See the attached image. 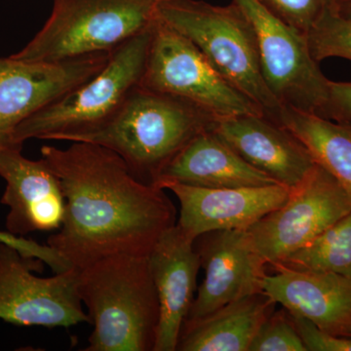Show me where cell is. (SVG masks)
<instances>
[{"instance_id": "30bf717a", "label": "cell", "mask_w": 351, "mask_h": 351, "mask_svg": "<svg viewBox=\"0 0 351 351\" xmlns=\"http://www.w3.org/2000/svg\"><path fill=\"white\" fill-rule=\"evenodd\" d=\"M43 263L0 243V319L47 328L91 323L78 293L80 269L71 267L43 278L32 274Z\"/></svg>"}, {"instance_id": "603a6c76", "label": "cell", "mask_w": 351, "mask_h": 351, "mask_svg": "<svg viewBox=\"0 0 351 351\" xmlns=\"http://www.w3.org/2000/svg\"><path fill=\"white\" fill-rule=\"evenodd\" d=\"M249 351H306L290 313L284 307L263 323Z\"/></svg>"}, {"instance_id": "7402d4cb", "label": "cell", "mask_w": 351, "mask_h": 351, "mask_svg": "<svg viewBox=\"0 0 351 351\" xmlns=\"http://www.w3.org/2000/svg\"><path fill=\"white\" fill-rule=\"evenodd\" d=\"M306 36L317 63L329 58L351 61V18L339 13L336 3L328 7Z\"/></svg>"}, {"instance_id": "f1b7e54d", "label": "cell", "mask_w": 351, "mask_h": 351, "mask_svg": "<svg viewBox=\"0 0 351 351\" xmlns=\"http://www.w3.org/2000/svg\"><path fill=\"white\" fill-rule=\"evenodd\" d=\"M350 1V0H335V3H343V2Z\"/></svg>"}, {"instance_id": "ffe728a7", "label": "cell", "mask_w": 351, "mask_h": 351, "mask_svg": "<svg viewBox=\"0 0 351 351\" xmlns=\"http://www.w3.org/2000/svg\"><path fill=\"white\" fill-rule=\"evenodd\" d=\"M277 122L299 138L351 196V123L283 107Z\"/></svg>"}, {"instance_id": "cb8c5ba5", "label": "cell", "mask_w": 351, "mask_h": 351, "mask_svg": "<svg viewBox=\"0 0 351 351\" xmlns=\"http://www.w3.org/2000/svg\"><path fill=\"white\" fill-rule=\"evenodd\" d=\"M267 9L302 34H307L335 0H260Z\"/></svg>"}, {"instance_id": "5b68a950", "label": "cell", "mask_w": 351, "mask_h": 351, "mask_svg": "<svg viewBox=\"0 0 351 351\" xmlns=\"http://www.w3.org/2000/svg\"><path fill=\"white\" fill-rule=\"evenodd\" d=\"M157 15L195 44L265 117L277 122L283 107L263 78L253 25L234 1L217 6L201 0H164Z\"/></svg>"}, {"instance_id": "e0dca14e", "label": "cell", "mask_w": 351, "mask_h": 351, "mask_svg": "<svg viewBox=\"0 0 351 351\" xmlns=\"http://www.w3.org/2000/svg\"><path fill=\"white\" fill-rule=\"evenodd\" d=\"M263 293L292 315L311 321L323 331L346 336L351 329V278L290 265L274 267Z\"/></svg>"}, {"instance_id": "83f0119b", "label": "cell", "mask_w": 351, "mask_h": 351, "mask_svg": "<svg viewBox=\"0 0 351 351\" xmlns=\"http://www.w3.org/2000/svg\"><path fill=\"white\" fill-rule=\"evenodd\" d=\"M336 6L339 13L343 14L346 17L351 18V0L350 1L336 4Z\"/></svg>"}, {"instance_id": "d4e9b609", "label": "cell", "mask_w": 351, "mask_h": 351, "mask_svg": "<svg viewBox=\"0 0 351 351\" xmlns=\"http://www.w3.org/2000/svg\"><path fill=\"white\" fill-rule=\"evenodd\" d=\"M290 315L306 351H351V337L323 331L306 318Z\"/></svg>"}, {"instance_id": "277c9868", "label": "cell", "mask_w": 351, "mask_h": 351, "mask_svg": "<svg viewBox=\"0 0 351 351\" xmlns=\"http://www.w3.org/2000/svg\"><path fill=\"white\" fill-rule=\"evenodd\" d=\"M154 27L115 48L99 73L22 122L14 145L23 147L29 138L77 142L107 123L142 82Z\"/></svg>"}, {"instance_id": "ba28073f", "label": "cell", "mask_w": 351, "mask_h": 351, "mask_svg": "<svg viewBox=\"0 0 351 351\" xmlns=\"http://www.w3.org/2000/svg\"><path fill=\"white\" fill-rule=\"evenodd\" d=\"M257 36L265 82L282 107L326 117L330 80L311 56L306 34L270 12L260 0H233Z\"/></svg>"}, {"instance_id": "d6986e66", "label": "cell", "mask_w": 351, "mask_h": 351, "mask_svg": "<svg viewBox=\"0 0 351 351\" xmlns=\"http://www.w3.org/2000/svg\"><path fill=\"white\" fill-rule=\"evenodd\" d=\"M276 302L263 293L230 302L213 313L186 323L177 350L249 351L265 319L276 311Z\"/></svg>"}, {"instance_id": "52a82bcc", "label": "cell", "mask_w": 351, "mask_h": 351, "mask_svg": "<svg viewBox=\"0 0 351 351\" xmlns=\"http://www.w3.org/2000/svg\"><path fill=\"white\" fill-rule=\"evenodd\" d=\"M141 86L191 101L217 120L265 114L219 73L195 44L159 18Z\"/></svg>"}, {"instance_id": "9a60e30c", "label": "cell", "mask_w": 351, "mask_h": 351, "mask_svg": "<svg viewBox=\"0 0 351 351\" xmlns=\"http://www.w3.org/2000/svg\"><path fill=\"white\" fill-rule=\"evenodd\" d=\"M0 176L6 189L2 204L9 207L7 232L17 237L58 230L66 215V197L59 178L43 160H31L22 147L0 152Z\"/></svg>"}, {"instance_id": "44dd1931", "label": "cell", "mask_w": 351, "mask_h": 351, "mask_svg": "<svg viewBox=\"0 0 351 351\" xmlns=\"http://www.w3.org/2000/svg\"><path fill=\"white\" fill-rule=\"evenodd\" d=\"M282 265L325 270L351 278V211Z\"/></svg>"}, {"instance_id": "8fae6325", "label": "cell", "mask_w": 351, "mask_h": 351, "mask_svg": "<svg viewBox=\"0 0 351 351\" xmlns=\"http://www.w3.org/2000/svg\"><path fill=\"white\" fill-rule=\"evenodd\" d=\"M110 52L60 62L0 59V152L13 144L25 119L86 82L107 64Z\"/></svg>"}, {"instance_id": "ac0fdd59", "label": "cell", "mask_w": 351, "mask_h": 351, "mask_svg": "<svg viewBox=\"0 0 351 351\" xmlns=\"http://www.w3.org/2000/svg\"><path fill=\"white\" fill-rule=\"evenodd\" d=\"M170 182L207 189L276 184L269 176L245 162L211 129L202 132L186 145L164 168L156 186L164 189Z\"/></svg>"}, {"instance_id": "2e32d148", "label": "cell", "mask_w": 351, "mask_h": 351, "mask_svg": "<svg viewBox=\"0 0 351 351\" xmlns=\"http://www.w3.org/2000/svg\"><path fill=\"white\" fill-rule=\"evenodd\" d=\"M147 258L159 302L154 351H175L195 300L199 255L195 240L176 223L161 234Z\"/></svg>"}, {"instance_id": "3957f363", "label": "cell", "mask_w": 351, "mask_h": 351, "mask_svg": "<svg viewBox=\"0 0 351 351\" xmlns=\"http://www.w3.org/2000/svg\"><path fill=\"white\" fill-rule=\"evenodd\" d=\"M216 120L191 101L140 85L107 123L77 142L114 152L140 181L156 186L164 168Z\"/></svg>"}, {"instance_id": "484cf974", "label": "cell", "mask_w": 351, "mask_h": 351, "mask_svg": "<svg viewBox=\"0 0 351 351\" xmlns=\"http://www.w3.org/2000/svg\"><path fill=\"white\" fill-rule=\"evenodd\" d=\"M0 243L13 247L25 258H38L49 265L55 274L71 269V265L56 251L48 245L36 243L32 240L23 239L8 232H0Z\"/></svg>"}, {"instance_id": "8992f818", "label": "cell", "mask_w": 351, "mask_h": 351, "mask_svg": "<svg viewBox=\"0 0 351 351\" xmlns=\"http://www.w3.org/2000/svg\"><path fill=\"white\" fill-rule=\"evenodd\" d=\"M164 0H54L52 14L16 59L60 62L112 52L151 29Z\"/></svg>"}, {"instance_id": "5bb4252c", "label": "cell", "mask_w": 351, "mask_h": 351, "mask_svg": "<svg viewBox=\"0 0 351 351\" xmlns=\"http://www.w3.org/2000/svg\"><path fill=\"white\" fill-rule=\"evenodd\" d=\"M211 130L245 162L286 188L299 186L315 167L301 141L265 114L216 120Z\"/></svg>"}, {"instance_id": "4fadbf2b", "label": "cell", "mask_w": 351, "mask_h": 351, "mask_svg": "<svg viewBox=\"0 0 351 351\" xmlns=\"http://www.w3.org/2000/svg\"><path fill=\"white\" fill-rule=\"evenodd\" d=\"M180 202L178 226L193 240L218 230H248L288 200L291 189L281 184L207 189L170 182L164 186Z\"/></svg>"}, {"instance_id": "f546056e", "label": "cell", "mask_w": 351, "mask_h": 351, "mask_svg": "<svg viewBox=\"0 0 351 351\" xmlns=\"http://www.w3.org/2000/svg\"><path fill=\"white\" fill-rule=\"evenodd\" d=\"M346 337H351V329L348 331V334H346Z\"/></svg>"}, {"instance_id": "7a4b0ae2", "label": "cell", "mask_w": 351, "mask_h": 351, "mask_svg": "<svg viewBox=\"0 0 351 351\" xmlns=\"http://www.w3.org/2000/svg\"><path fill=\"white\" fill-rule=\"evenodd\" d=\"M149 256H108L80 269L78 293L94 325L85 351H151L159 302Z\"/></svg>"}, {"instance_id": "4316f807", "label": "cell", "mask_w": 351, "mask_h": 351, "mask_svg": "<svg viewBox=\"0 0 351 351\" xmlns=\"http://www.w3.org/2000/svg\"><path fill=\"white\" fill-rule=\"evenodd\" d=\"M325 119L351 123V82L330 80L329 101Z\"/></svg>"}, {"instance_id": "7c38bea8", "label": "cell", "mask_w": 351, "mask_h": 351, "mask_svg": "<svg viewBox=\"0 0 351 351\" xmlns=\"http://www.w3.org/2000/svg\"><path fill=\"white\" fill-rule=\"evenodd\" d=\"M195 248L205 278L184 324L199 320L230 302L263 293L269 265L254 248L247 230L205 233L195 240Z\"/></svg>"}, {"instance_id": "6da1fadb", "label": "cell", "mask_w": 351, "mask_h": 351, "mask_svg": "<svg viewBox=\"0 0 351 351\" xmlns=\"http://www.w3.org/2000/svg\"><path fill=\"white\" fill-rule=\"evenodd\" d=\"M41 158L59 178L66 197L63 225L47 245L71 267L82 269L119 254L149 256L161 234L176 225L165 189L140 181L103 145H44Z\"/></svg>"}, {"instance_id": "9c48e42d", "label": "cell", "mask_w": 351, "mask_h": 351, "mask_svg": "<svg viewBox=\"0 0 351 351\" xmlns=\"http://www.w3.org/2000/svg\"><path fill=\"white\" fill-rule=\"evenodd\" d=\"M351 211V196L316 163L285 203L247 230L254 248L270 267L313 242Z\"/></svg>"}]
</instances>
